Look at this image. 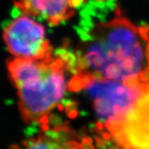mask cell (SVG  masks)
Returning <instances> with one entry per match:
<instances>
[{"instance_id":"1","label":"cell","mask_w":149,"mask_h":149,"mask_svg":"<svg viewBox=\"0 0 149 149\" xmlns=\"http://www.w3.org/2000/svg\"><path fill=\"white\" fill-rule=\"evenodd\" d=\"M74 70L118 81L149 80V30L116 16L80 31Z\"/></svg>"},{"instance_id":"2","label":"cell","mask_w":149,"mask_h":149,"mask_svg":"<svg viewBox=\"0 0 149 149\" xmlns=\"http://www.w3.org/2000/svg\"><path fill=\"white\" fill-rule=\"evenodd\" d=\"M74 56L66 52L43 60L13 58L8 71L18 97L22 118L27 124L47 123L69 90L67 74L74 72Z\"/></svg>"},{"instance_id":"3","label":"cell","mask_w":149,"mask_h":149,"mask_svg":"<svg viewBox=\"0 0 149 149\" xmlns=\"http://www.w3.org/2000/svg\"><path fill=\"white\" fill-rule=\"evenodd\" d=\"M148 82L109 80L75 71L69 81V91L85 93L100 125L109 133L131 111Z\"/></svg>"},{"instance_id":"4","label":"cell","mask_w":149,"mask_h":149,"mask_svg":"<svg viewBox=\"0 0 149 149\" xmlns=\"http://www.w3.org/2000/svg\"><path fill=\"white\" fill-rule=\"evenodd\" d=\"M3 37L8 51L15 58L43 60L53 55L44 26L25 13L6 26Z\"/></svg>"},{"instance_id":"5","label":"cell","mask_w":149,"mask_h":149,"mask_svg":"<svg viewBox=\"0 0 149 149\" xmlns=\"http://www.w3.org/2000/svg\"><path fill=\"white\" fill-rule=\"evenodd\" d=\"M109 134L123 149H149V82L131 111Z\"/></svg>"},{"instance_id":"6","label":"cell","mask_w":149,"mask_h":149,"mask_svg":"<svg viewBox=\"0 0 149 149\" xmlns=\"http://www.w3.org/2000/svg\"><path fill=\"white\" fill-rule=\"evenodd\" d=\"M13 149H94V147L91 139H80L69 127L58 126L44 128L37 136Z\"/></svg>"},{"instance_id":"7","label":"cell","mask_w":149,"mask_h":149,"mask_svg":"<svg viewBox=\"0 0 149 149\" xmlns=\"http://www.w3.org/2000/svg\"><path fill=\"white\" fill-rule=\"evenodd\" d=\"M15 4L22 13L56 27L72 17L80 0H18Z\"/></svg>"}]
</instances>
